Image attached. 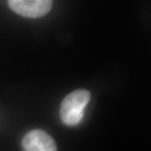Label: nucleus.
<instances>
[{
  "label": "nucleus",
  "instance_id": "nucleus-1",
  "mask_svg": "<svg viewBox=\"0 0 151 151\" xmlns=\"http://www.w3.org/2000/svg\"><path fill=\"white\" fill-rule=\"evenodd\" d=\"M91 98L90 92L79 89L70 92L60 106V119L67 126H76L81 121L84 110Z\"/></svg>",
  "mask_w": 151,
  "mask_h": 151
},
{
  "label": "nucleus",
  "instance_id": "nucleus-3",
  "mask_svg": "<svg viewBox=\"0 0 151 151\" xmlns=\"http://www.w3.org/2000/svg\"><path fill=\"white\" fill-rule=\"evenodd\" d=\"M22 146L24 151H56V145L51 136L43 130L35 129L24 135Z\"/></svg>",
  "mask_w": 151,
  "mask_h": 151
},
{
  "label": "nucleus",
  "instance_id": "nucleus-2",
  "mask_svg": "<svg viewBox=\"0 0 151 151\" xmlns=\"http://www.w3.org/2000/svg\"><path fill=\"white\" fill-rule=\"evenodd\" d=\"M8 4L14 12L27 18L44 16L52 7V2L49 0H10Z\"/></svg>",
  "mask_w": 151,
  "mask_h": 151
}]
</instances>
